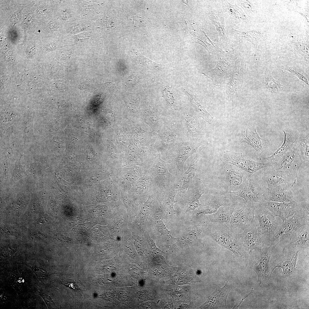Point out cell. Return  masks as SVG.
Returning <instances> with one entry per match:
<instances>
[{
    "label": "cell",
    "instance_id": "1",
    "mask_svg": "<svg viewBox=\"0 0 309 309\" xmlns=\"http://www.w3.org/2000/svg\"><path fill=\"white\" fill-rule=\"evenodd\" d=\"M209 235L217 244L232 252L235 256L245 262L249 254L242 245L239 234L227 224L211 223Z\"/></svg>",
    "mask_w": 309,
    "mask_h": 309
},
{
    "label": "cell",
    "instance_id": "2",
    "mask_svg": "<svg viewBox=\"0 0 309 309\" xmlns=\"http://www.w3.org/2000/svg\"><path fill=\"white\" fill-rule=\"evenodd\" d=\"M251 176L233 165L223 163L219 179L225 193H231L243 188Z\"/></svg>",
    "mask_w": 309,
    "mask_h": 309
},
{
    "label": "cell",
    "instance_id": "3",
    "mask_svg": "<svg viewBox=\"0 0 309 309\" xmlns=\"http://www.w3.org/2000/svg\"><path fill=\"white\" fill-rule=\"evenodd\" d=\"M201 145L200 142L197 141L184 142L176 144L168 152L169 158L167 163L171 165L179 179L184 172L185 161L193 154L196 153Z\"/></svg>",
    "mask_w": 309,
    "mask_h": 309
},
{
    "label": "cell",
    "instance_id": "4",
    "mask_svg": "<svg viewBox=\"0 0 309 309\" xmlns=\"http://www.w3.org/2000/svg\"><path fill=\"white\" fill-rule=\"evenodd\" d=\"M277 245L271 243L269 245L253 251L256 253L250 268L257 274L258 282L260 286L266 285L270 281L272 275L269 269V262Z\"/></svg>",
    "mask_w": 309,
    "mask_h": 309
},
{
    "label": "cell",
    "instance_id": "5",
    "mask_svg": "<svg viewBox=\"0 0 309 309\" xmlns=\"http://www.w3.org/2000/svg\"><path fill=\"white\" fill-rule=\"evenodd\" d=\"M239 235L244 249L249 255L253 251L270 245L272 236L270 234L259 232L258 223L254 220L251 226Z\"/></svg>",
    "mask_w": 309,
    "mask_h": 309
},
{
    "label": "cell",
    "instance_id": "6",
    "mask_svg": "<svg viewBox=\"0 0 309 309\" xmlns=\"http://www.w3.org/2000/svg\"><path fill=\"white\" fill-rule=\"evenodd\" d=\"M309 223V221L296 213L283 222L282 225L278 226L272 236L271 243L278 245L289 239L290 243L298 229Z\"/></svg>",
    "mask_w": 309,
    "mask_h": 309
},
{
    "label": "cell",
    "instance_id": "7",
    "mask_svg": "<svg viewBox=\"0 0 309 309\" xmlns=\"http://www.w3.org/2000/svg\"><path fill=\"white\" fill-rule=\"evenodd\" d=\"M220 159L223 163L233 165L250 175L260 169L272 165L270 162L264 163L258 162L245 157L242 153L228 150L223 152Z\"/></svg>",
    "mask_w": 309,
    "mask_h": 309
},
{
    "label": "cell",
    "instance_id": "8",
    "mask_svg": "<svg viewBox=\"0 0 309 309\" xmlns=\"http://www.w3.org/2000/svg\"><path fill=\"white\" fill-rule=\"evenodd\" d=\"M304 163L295 146L289 150L272 166L277 171L296 178L299 169Z\"/></svg>",
    "mask_w": 309,
    "mask_h": 309
},
{
    "label": "cell",
    "instance_id": "9",
    "mask_svg": "<svg viewBox=\"0 0 309 309\" xmlns=\"http://www.w3.org/2000/svg\"><path fill=\"white\" fill-rule=\"evenodd\" d=\"M230 194L225 192L217 195L205 194L202 196L199 199L201 205L196 212V215L211 214L216 212L221 206L234 205V202Z\"/></svg>",
    "mask_w": 309,
    "mask_h": 309
},
{
    "label": "cell",
    "instance_id": "10",
    "mask_svg": "<svg viewBox=\"0 0 309 309\" xmlns=\"http://www.w3.org/2000/svg\"><path fill=\"white\" fill-rule=\"evenodd\" d=\"M300 251V250L287 245L274 261L271 271V275L275 268H280L282 269L283 277L291 275L296 269Z\"/></svg>",
    "mask_w": 309,
    "mask_h": 309
},
{
    "label": "cell",
    "instance_id": "11",
    "mask_svg": "<svg viewBox=\"0 0 309 309\" xmlns=\"http://www.w3.org/2000/svg\"><path fill=\"white\" fill-rule=\"evenodd\" d=\"M235 63V68L226 90L227 98L230 100L237 96L241 90L245 71V64L240 53L237 54Z\"/></svg>",
    "mask_w": 309,
    "mask_h": 309
},
{
    "label": "cell",
    "instance_id": "12",
    "mask_svg": "<svg viewBox=\"0 0 309 309\" xmlns=\"http://www.w3.org/2000/svg\"><path fill=\"white\" fill-rule=\"evenodd\" d=\"M255 205V218L258 220V231L262 233L273 235L278 227L275 217L263 203Z\"/></svg>",
    "mask_w": 309,
    "mask_h": 309
},
{
    "label": "cell",
    "instance_id": "13",
    "mask_svg": "<svg viewBox=\"0 0 309 309\" xmlns=\"http://www.w3.org/2000/svg\"><path fill=\"white\" fill-rule=\"evenodd\" d=\"M209 187L201 179L197 178L195 184L182 193V203L186 212L194 210L200 206V198L203 195L208 194Z\"/></svg>",
    "mask_w": 309,
    "mask_h": 309
},
{
    "label": "cell",
    "instance_id": "14",
    "mask_svg": "<svg viewBox=\"0 0 309 309\" xmlns=\"http://www.w3.org/2000/svg\"><path fill=\"white\" fill-rule=\"evenodd\" d=\"M254 203L245 202L241 208L234 211L229 222L231 227L243 231L249 228L255 219Z\"/></svg>",
    "mask_w": 309,
    "mask_h": 309
},
{
    "label": "cell",
    "instance_id": "15",
    "mask_svg": "<svg viewBox=\"0 0 309 309\" xmlns=\"http://www.w3.org/2000/svg\"><path fill=\"white\" fill-rule=\"evenodd\" d=\"M237 55L233 54L220 58L213 69L207 72H203V74L210 79L215 85H218L231 71Z\"/></svg>",
    "mask_w": 309,
    "mask_h": 309
},
{
    "label": "cell",
    "instance_id": "16",
    "mask_svg": "<svg viewBox=\"0 0 309 309\" xmlns=\"http://www.w3.org/2000/svg\"><path fill=\"white\" fill-rule=\"evenodd\" d=\"M275 216L280 218L284 222L297 213L299 203L296 200L288 203L265 201L263 202Z\"/></svg>",
    "mask_w": 309,
    "mask_h": 309
},
{
    "label": "cell",
    "instance_id": "17",
    "mask_svg": "<svg viewBox=\"0 0 309 309\" xmlns=\"http://www.w3.org/2000/svg\"><path fill=\"white\" fill-rule=\"evenodd\" d=\"M266 188L264 189L252 179L250 177L246 185L242 189L230 194L243 198L245 202L263 203L265 201L264 194Z\"/></svg>",
    "mask_w": 309,
    "mask_h": 309
},
{
    "label": "cell",
    "instance_id": "18",
    "mask_svg": "<svg viewBox=\"0 0 309 309\" xmlns=\"http://www.w3.org/2000/svg\"><path fill=\"white\" fill-rule=\"evenodd\" d=\"M293 186L282 184L274 187L266 188L264 194V200L265 201L279 203L295 200L291 189Z\"/></svg>",
    "mask_w": 309,
    "mask_h": 309
},
{
    "label": "cell",
    "instance_id": "19",
    "mask_svg": "<svg viewBox=\"0 0 309 309\" xmlns=\"http://www.w3.org/2000/svg\"><path fill=\"white\" fill-rule=\"evenodd\" d=\"M263 169L262 178L267 183L268 188L274 187L282 184L294 186L296 183V178L277 171L272 165Z\"/></svg>",
    "mask_w": 309,
    "mask_h": 309
},
{
    "label": "cell",
    "instance_id": "20",
    "mask_svg": "<svg viewBox=\"0 0 309 309\" xmlns=\"http://www.w3.org/2000/svg\"><path fill=\"white\" fill-rule=\"evenodd\" d=\"M284 135L283 144L271 155L263 157L262 160H265L269 162L274 163L276 162L289 150L296 145L300 136L298 132L296 130L286 128L283 130Z\"/></svg>",
    "mask_w": 309,
    "mask_h": 309
},
{
    "label": "cell",
    "instance_id": "21",
    "mask_svg": "<svg viewBox=\"0 0 309 309\" xmlns=\"http://www.w3.org/2000/svg\"><path fill=\"white\" fill-rule=\"evenodd\" d=\"M231 290V287L227 284L221 288H217L199 308L227 309V300Z\"/></svg>",
    "mask_w": 309,
    "mask_h": 309
},
{
    "label": "cell",
    "instance_id": "22",
    "mask_svg": "<svg viewBox=\"0 0 309 309\" xmlns=\"http://www.w3.org/2000/svg\"><path fill=\"white\" fill-rule=\"evenodd\" d=\"M209 222L207 220L201 222L190 231L176 238V241L180 245L184 246L203 236L209 235L211 225V223Z\"/></svg>",
    "mask_w": 309,
    "mask_h": 309
},
{
    "label": "cell",
    "instance_id": "23",
    "mask_svg": "<svg viewBox=\"0 0 309 309\" xmlns=\"http://www.w3.org/2000/svg\"><path fill=\"white\" fill-rule=\"evenodd\" d=\"M240 143L245 142L249 145L258 152L261 153L264 151L265 145L264 139L261 138L256 131L255 126L249 123L246 130L241 135Z\"/></svg>",
    "mask_w": 309,
    "mask_h": 309
},
{
    "label": "cell",
    "instance_id": "24",
    "mask_svg": "<svg viewBox=\"0 0 309 309\" xmlns=\"http://www.w3.org/2000/svg\"><path fill=\"white\" fill-rule=\"evenodd\" d=\"M203 148V146H200L199 151L194 159L191 161L187 169L183 172L181 178L182 185L179 191L182 193L188 190L193 185L192 179L199 166V161L201 152Z\"/></svg>",
    "mask_w": 309,
    "mask_h": 309
},
{
    "label": "cell",
    "instance_id": "25",
    "mask_svg": "<svg viewBox=\"0 0 309 309\" xmlns=\"http://www.w3.org/2000/svg\"><path fill=\"white\" fill-rule=\"evenodd\" d=\"M193 24L195 31L197 33L194 36V39L197 43L203 45L211 54L213 55L221 56L224 54L217 45L211 41L207 36L206 34L196 24Z\"/></svg>",
    "mask_w": 309,
    "mask_h": 309
},
{
    "label": "cell",
    "instance_id": "26",
    "mask_svg": "<svg viewBox=\"0 0 309 309\" xmlns=\"http://www.w3.org/2000/svg\"><path fill=\"white\" fill-rule=\"evenodd\" d=\"M235 211L234 205L221 206L215 213L207 217L206 220L212 223H229L233 213Z\"/></svg>",
    "mask_w": 309,
    "mask_h": 309
},
{
    "label": "cell",
    "instance_id": "27",
    "mask_svg": "<svg viewBox=\"0 0 309 309\" xmlns=\"http://www.w3.org/2000/svg\"><path fill=\"white\" fill-rule=\"evenodd\" d=\"M208 15L223 40L225 42H227V40L225 34L223 10L221 9H215L211 8L209 9Z\"/></svg>",
    "mask_w": 309,
    "mask_h": 309
},
{
    "label": "cell",
    "instance_id": "28",
    "mask_svg": "<svg viewBox=\"0 0 309 309\" xmlns=\"http://www.w3.org/2000/svg\"><path fill=\"white\" fill-rule=\"evenodd\" d=\"M287 245L297 248L307 249L309 246V224L303 226L296 231L292 240Z\"/></svg>",
    "mask_w": 309,
    "mask_h": 309
},
{
    "label": "cell",
    "instance_id": "29",
    "mask_svg": "<svg viewBox=\"0 0 309 309\" xmlns=\"http://www.w3.org/2000/svg\"><path fill=\"white\" fill-rule=\"evenodd\" d=\"M181 181L176 184L170 188L163 190L164 195V206L167 214L173 215L176 213L174 209V203L176 202L175 198L177 192L179 191Z\"/></svg>",
    "mask_w": 309,
    "mask_h": 309
},
{
    "label": "cell",
    "instance_id": "30",
    "mask_svg": "<svg viewBox=\"0 0 309 309\" xmlns=\"http://www.w3.org/2000/svg\"><path fill=\"white\" fill-rule=\"evenodd\" d=\"M223 5L226 16L230 21L236 24L241 23L246 21L245 16L238 6L231 4L226 1H223Z\"/></svg>",
    "mask_w": 309,
    "mask_h": 309
},
{
    "label": "cell",
    "instance_id": "31",
    "mask_svg": "<svg viewBox=\"0 0 309 309\" xmlns=\"http://www.w3.org/2000/svg\"><path fill=\"white\" fill-rule=\"evenodd\" d=\"M133 52L140 62L146 68L151 70L159 72H170L172 70L167 68L164 65L155 63L144 56L138 52L134 50Z\"/></svg>",
    "mask_w": 309,
    "mask_h": 309
},
{
    "label": "cell",
    "instance_id": "32",
    "mask_svg": "<svg viewBox=\"0 0 309 309\" xmlns=\"http://www.w3.org/2000/svg\"><path fill=\"white\" fill-rule=\"evenodd\" d=\"M191 103L199 116L209 124L213 122V118L206 110L202 103L194 94H189L188 95Z\"/></svg>",
    "mask_w": 309,
    "mask_h": 309
},
{
    "label": "cell",
    "instance_id": "33",
    "mask_svg": "<svg viewBox=\"0 0 309 309\" xmlns=\"http://www.w3.org/2000/svg\"><path fill=\"white\" fill-rule=\"evenodd\" d=\"M295 147L304 162L309 161V134L301 138H299Z\"/></svg>",
    "mask_w": 309,
    "mask_h": 309
},
{
    "label": "cell",
    "instance_id": "34",
    "mask_svg": "<svg viewBox=\"0 0 309 309\" xmlns=\"http://www.w3.org/2000/svg\"><path fill=\"white\" fill-rule=\"evenodd\" d=\"M185 125L189 136L192 137L197 136L200 134L201 128L197 120L191 116L188 115L185 119Z\"/></svg>",
    "mask_w": 309,
    "mask_h": 309
},
{
    "label": "cell",
    "instance_id": "35",
    "mask_svg": "<svg viewBox=\"0 0 309 309\" xmlns=\"http://www.w3.org/2000/svg\"><path fill=\"white\" fill-rule=\"evenodd\" d=\"M264 83L267 88L272 92L282 90L287 88L281 84L280 81L275 79L271 74L265 78Z\"/></svg>",
    "mask_w": 309,
    "mask_h": 309
},
{
    "label": "cell",
    "instance_id": "36",
    "mask_svg": "<svg viewBox=\"0 0 309 309\" xmlns=\"http://www.w3.org/2000/svg\"><path fill=\"white\" fill-rule=\"evenodd\" d=\"M27 175L25 171V165H21L20 162L17 163L11 174L9 183L13 184L19 179Z\"/></svg>",
    "mask_w": 309,
    "mask_h": 309
},
{
    "label": "cell",
    "instance_id": "37",
    "mask_svg": "<svg viewBox=\"0 0 309 309\" xmlns=\"http://www.w3.org/2000/svg\"><path fill=\"white\" fill-rule=\"evenodd\" d=\"M277 68L280 70H286L290 72L296 76L302 82L306 85H308V80L304 74L297 72L293 68L283 65L277 66Z\"/></svg>",
    "mask_w": 309,
    "mask_h": 309
},
{
    "label": "cell",
    "instance_id": "38",
    "mask_svg": "<svg viewBox=\"0 0 309 309\" xmlns=\"http://www.w3.org/2000/svg\"><path fill=\"white\" fill-rule=\"evenodd\" d=\"M157 223L158 229L162 235L165 236L168 239L176 241V238L172 236L170 232L167 228L160 217L157 218Z\"/></svg>",
    "mask_w": 309,
    "mask_h": 309
},
{
    "label": "cell",
    "instance_id": "39",
    "mask_svg": "<svg viewBox=\"0 0 309 309\" xmlns=\"http://www.w3.org/2000/svg\"><path fill=\"white\" fill-rule=\"evenodd\" d=\"M164 95L165 97L167 102L171 106H173L175 108V100L174 98L172 96L170 92H169V93L167 94L166 92L164 90Z\"/></svg>",
    "mask_w": 309,
    "mask_h": 309
},
{
    "label": "cell",
    "instance_id": "40",
    "mask_svg": "<svg viewBox=\"0 0 309 309\" xmlns=\"http://www.w3.org/2000/svg\"><path fill=\"white\" fill-rule=\"evenodd\" d=\"M42 296L48 306L49 307H54V303L51 298L45 294H43Z\"/></svg>",
    "mask_w": 309,
    "mask_h": 309
},
{
    "label": "cell",
    "instance_id": "41",
    "mask_svg": "<svg viewBox=\"0 0 309 309\" xmlns=\"http://www.w3.org/2000/svg\"><path fill=\"white\" fill-rule=\"evenodd\" d=\"M137 296L139 299L144 300L146 299L147 298L148 295L146 291L144 290H141L137 292Z\"/></svg>",
    "mask_w": 309,
    "mask_h": 309
},
{
    "label": "cell",
    "instance_id": "42",
    "mask_svg": "<svg viewBox=\"0 0 309 309\" xmlns=\"http://www.w3.org/2000/svg\"><path fill=\"white\" fill-rule=\"evenodd\" d=\"M251 293V292H250V293H249L247 294H245V295L244 296L241 297V299H239V300L238 299V300L237 302H236L235 304L234 305L233 307V308L232 309H237V308H238L239 307V306H240V305H241V304L242 302H243V300L245 298H247L248 296H249V295Z\"/></svg>",
    "mask_w": 309,
    "mask_h": 309
},
{
    "label": "cell",
    "instance_id": "43",
    "mask_svg": "<svg viewBox=\"0 0 309 309\" xmlns=\"http://www.w3.org/2000/svg\"><path fill=\"white\" fill-rule=\"evenodd\" d=\"M130 271L133 274L136 276L139 275L140 271L137 267L135 266H132L130 267Z\"/></svg>",
    "mask_w": 309,
    "mask_h": 309
},
{
    "label": "cell",
    "instance_id": "44",
    "mask_svg": "<svg viewBox=\"0 0 309 309\" xmlns=\"http://www.w3.org/2000/svg\"><path fill=\"white\" fill-rule=\"evenodd\" d=\"M118 296L119 298L121 300H126L128 298L126 293L123 292H120Z\"/></svg>",
    "mask_w": 309,
    "mask_h": 309
},
{
    "label": "cell",
    "instance_id": "45",
    "mask_svg": "<svg viewBox=\"0 0 309 309\" xmlns=\"http://www.w3.org/2000/svg\"><path fill=\"white\" fill-rule=\"evenodd\" d=\"M61 17L63 19H67L70 16L69 13L66 11H63L61 14Z\"/></svg>",
    "mask_w": 309,
    "mask_h": 309
},
{
    "label": "cell",
    "instance_id": "46",
    "mask_svg": "<svg viewBox=\"0 0 309 309\" xmlns=\"http://www.w3.org/2000/svg\"><path fill=\"white\" fill-rule=\"evenodd\" d=\"M59 239H59L60 241H63V242H68L70 241V240L67 238L66 237L62 236L60 237V238H59Z\"/></svg>",
    "mask_w": 309,
    "mask_h": 309
},
{
    "label": "cell",
    "instance_id": "47",
    "mask_svg": "<svg viewBox=\"0 0 309 309\" xmlns=\"http://www.w3.org/2000/svg\"><path fill=\"white\" fill-rule=\"evenodd\" d=\"M181 1L183 3H184L186 4L187 5H188V6H189V5L188 4L187 1H184V0H183V1Z\"/></svg>",
    "mask_w": 309,
    "mask_h": 309
}]
</instances>
